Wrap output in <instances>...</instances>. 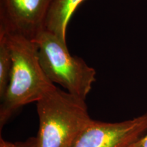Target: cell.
Listing matches in <instances>:
<instances>
[{
    "instance_id": "10",
    "label": "cell",
    "mask_w": 147,
    "mask_h": 147,
    "mask_svg": "<svg viewBox=\"0 0 147 147\" xmlns=\"http://www.w3.org/2000/svg\"><path fill=\"white\" fill-rule=\"evenodd\" d=\"M18 147H34V139L31 138L25 142H16Z\"/></svg>"
},
{
    "instance_id": "3",
    "label": "cell",
    "mask_w": 147,
    "mask_h": 147,
    "mask_svg": "<svg viewBox=\"0 0 147 147\" xmlns=\"http://www.w3.org/2000/svg\"><path fill=\"white\" fill-rule=\"evenodd\" d=\"M48 78L66 91L85 100L96 80V71L82 58L69 53L66 42L43 29L33 39Z\"/></svg>"
},
{
    "instance_id": "8",
    "label": "cell",
    "mask_w": 147,
    "mask_h": 147,
    "mask_svg": "<svg viewBox=\"0 0 147 147\" xmlns=\"http://www.w3.org/2000/svg\"><path fill=\"white\" fill-rule=\"evenodd\" d=\"M131 147H147V134L140 138Z\"/></svg>"
},
{
    "instance_id": "1",
    "label": "cell",
    "mask_w": 147,
    "mask_h": 147,
    "mask_svg": "<svg viewBox=\"0 0 147 147\" xmlns=\"http://www.w3.org/2000/svg\"><path fill=\"white\" fill-rule=\"evenodd\" d=\"M4 33L12 55L10 82L1 99L0 128L23 106L37 102L56 86L48 78L40 62L34 40L14 32Z\"/></svg>"
},
{
    "instance_id": "4",
    "label": "cell",
    "mask_w": 147,
    "mask_h": 147,
    "mask_svg": "<svg viewBox=\"0 0 147 147\" xmlns=\"http://www.w3.org/2000/svg\"><path fill=\"white\" fill-rule=\"evenodd\" d=\"M147 131V115L119 123L93 120L73 147H131Z\"/></svg>"
},
{
    "instance_id": "2",
    "label": "cell",
    "mask_w": 147,
    "mask_h": 147,
    "mask_svg": "<svg viewBox=\"0 0 147 147\" xmlns=\"http://www.w3.org/2000/svg\"><path fill=\"white\" fill-rule=\"evenodd\" d=\"M36 106L39 129L34 147H73L92 121L85 100L57 87Z\"/></svg>"
},
{
    "instance_id": "5",
    "label": "cell",
    "mask_w": 147,
    "mask_h": 147,
    "mask_svg": "<svg viewBox=\"0 0 147 147\" xmlns=\"http://www.w3.org/2000/svg\"><path fill=\"white\" fill-rule=\"evenodd\" d=\"M52 0H0V31L21 34L33 40L45 29Z\"/></svg>"
},
{
    "instance_id": "9",
    "label": "cell",
    "mask_w": 147,
    "mask_h": 147,
    "mask_svg": "<svg viewBox=\"0 0 147 147\" xmlns=\"http://www.w3.org/2000/svg\"><path fill=\"white\" fill-rule=\"evenodd\" d=\"M0 147H18L17 143H12L3 140L2 138H0Z\"/></svg>"
},
{
    "instance_id": "7",
    "label": "cell",
    "mask_w": 147,
    "mask_h": 147,
    "mask_svg": "<svg viewBox=\"0 0 147 147\" xmlns=\"http://www.w3.org/2000/svg\"><path fill=\"white\" fill-rule=\"evenodd\" d=\"M12 55L6 36L0 32V97L4 96L10 82L12 70Z\"/></svg>"
},
{
    "instance_id": "6",
    "label": "cell",
    "mask_w": 147,
    "mask_h": 147,
    "mask_svg": "<svg viewBox=\"0 0 147 147\" xmlns=\"http://www.w3.org/2000/svg\"><path fill=\"white\" fill-rule=\"evenodd\" d=\"M84 0H52L45 21V29L66 42V29L71 16Z\"/></svg>"
}]
</instances>
